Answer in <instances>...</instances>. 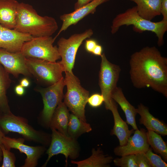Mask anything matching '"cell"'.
<instances>
[{"label": "cell", "mask_w": 167, "mask_h": 167, "mask_svg": "<svg viewBox=\"0 0 167 167\" xmlns=\"http://www.w3.org/2000/svg\"><path fill=\"white\" fill-rule=\"evenodd\" d=\"M138 167H151L144 153L135 154Z\"/></svg>", "instance_id": "4dcf8cb0"}, {"label": "cell", "mask_w": 167, "mask_h": 167, "mask_svg": "<svg viewBox=\"0 0 167 167\" xmlns=\"http://www.w3.org/2000/svg\"><path fill=\"white\" fill-rule=\"evenodd\" d=\"M26 63L31 74L50 85L57 83L63 77V69L59 62H52L26 57Z\"/></svg>", "instance_id": "30bf717a"}, {"label": "cell", "mask_w": 167, "mask_h": 167, "mask_svg": "<svg viewBox=\"0 0 167 167\" xmlns=\"http://www.w3.org/2000/svg\"><path fill=\"white\" fill-rule=\"evenodd\" d=\"M10 83L8 73L0 64V110L3 114L11 112L6 96Z\"/></svg>", "instance_id": "d4e9b609"}, {"label": "cell", "mask_w": 167, "mask_h": 167, "mask_svg": "<svg viewBox=\"0 0 167 167\" xmlns=\"http://www.w3.org/2000/svg\"><path fill=\"white\" fill-rule=\"evenodd\" d=\"M115 165L121 167H138L135 154L128 155L113 160Z\"/></svg>", "instance_id": "4316f807"}, {"label": "cell", "mask_w": 167, "mask_h": 167, "mask_svg": "<svg viewBox=\"0 0 167 167\" xmlns=\"http://www.w3.org/2000/svg\"><path fill=\"white\" fill-rule=\"evenodd\" d=\"M32 37L29 34L3 27L0 39V48L11 52L20 51L24 44L31 40Z\"/></svg>", "instance_id": "2e32d148"}, {"label": "cell", "mask_w": 167, "mask_h": 167, "mask_svg": "<svg viewBox=\"0 0 167 167\" xmlns=\"http://www.w3.org/2000/svg\"><path fill=\"white\" fill-rule=\"evenodd\" d=\"M65 73L64 81L67 90L64 96V103L72 113L86 122L85 107L89 92L81 86L79 79L73 72Z\"/></svg>", "instance_id": "5b68a950"}, {"label": "cell", "mask_w": 167, "mask_h": 167, "mask_svg": "<svg viewBox=\"0 0 167 167\" xmlns=\"http://www.w3.org/2000/svg\"><path fill=\"white\" fill-rule=\"evenodd\" d=\"M109 0H93L83 6L69 13L64 14L60 17L62 22V26L57 35L53 38L54 41L62 32L70 26L76 24L90 14H94L100 5Z\"/></svg>", "instance_id": "9a60e30c"}, {"label": "cell", "mask_w": 167, "mask_h": 167, "mask_svg": "<svg viewBox=\"0 0 167 167\" xmlns=\"http://www.w3.org/2000/svg\"><path fill=\"white\" fill-rule=\"evenodd\" d=\"M92 155L88 158L83 160L75 161L72 160L71 163L76 165L78 167H109L113 161L111 156L104 154L100 148L97 149L92 148Z\"/></svg>", "instance_id": "7402d4cb"}, {"label": "cell", "mask_w": 167, "mask_h": 167, "mask_svg": "<svg viewBox=\"0 0 167 167\" xmlns=\"http://www.w3.org/2000/svg\"><path fill=\"white\" fill-rule=\"evenodd\" d=\"M132 25L134 30L139 32L145 31L154 33L157 37V44L159 46L164 43V36L167 31V21L162 20L153 22L145 19L138 13L136 6L129 8L117 15L112 21L111 27L112 34L116 33L123 26Z\"/></svg>", "instance_id": "3957f363"}, {"label": "cell", "mask_w": 167, "mask_h": 167, "mask_svg": "<svg viewBox=\"0 0 167 167\" xmlns=\"http://www.w3.org/2000/svg\"><path fill=\"white\" fill-rule=\"evenodd\" d=\"M136 110L140 116L139 120L140 124L144 126L148 130L153 131L160 135H167L166 125L151 114L147 107L140 104Z\"/></svg>", "instance_id": "ac0fdd59"}, {"label": "cell", "mask_w": 167, "mask_h": 167, "mask_svg": "<svg viewBox=\"0 0 167 167\" xmlns=\"http://www.w3.org/2000/svg\"><path fill=\"white\" fill-rule=\"evenodd\" d=\"M0 127L4 132L17 133L28 141L38 143L45 146L49 145L51 134L35 129L29 124L25 118L15 115L11 112L0 116Z\"/></svg>", "instance_id": "277c9868"}, {"label": "cell", "mask_w": 167, "mask_h": 167, "mask_svg": "<svg viewBox=\"0 0 167 167\" xmlns=\"http://www.w3.org/2000/svg\"><path fill=\"white\" fill-rule=\"evenodd\" d=\"M65 86L63 77L57 83L45 88L40 89L44 107L39 120L41 124L46 127H49L52 115L58 106L62 102L64 97L63 89Z\"/></svg>", "instance_id": "8fae6325"}, {"label": "cell", "mask_w": 167, "mask_h": 167, "mask_svg": "<svg viewBox=\"0 0 167 167\" xmlns=\"http://www.w3.org/2000/svg\"><path fill=\"white\" fill-rule=\"evenodd\" d=\"M104 101L103 95L101 94L96 93L89 97L87 103L91 107L96 108L100 106Z\"/></svg>", "instance_id": "f546056e"}, {"label": "cell", "mask_w": 167, "mask_h": 167, "mask_svg": "<svg viewBox=\"0 0 167 167\" xmlns=\"http://www.w3.org/2000/svg\"><path fill=\"white\" fill-rule=\"evenodd\" d=\"M93 0H77L74 5V10H76L88 4Z\"/></svg>", "instance_id": "836d02e7"}, {"label": "cell", "mask_w": 167, "mask_h": 167, "mask_svg": "<svg viewBox=\"0 0 167 167\" xmlns=\"http://www.w3.org/2000/svg\"><path fill=\"white\" fill-rule=\"evenodd\" d=\"M147 133L149 145L155 152L161 155L164 160L167 161V143L163 140L161 135L155 132L148 130Z\"/></svg>", "instance_id": "484cf974"}, {"label": "cell", "mask_w": 167, "mask_h": 167, "mask_svg": "<svg viewBox=\"0 0 167 167\" xmlns=\"http://www.w3.org/2000/svg\"><path fill=\"white\" fill-rule=\"evenodd\" d=\"M54 41L51 36L33 37L24 44L20 51L26 57L55 62L61 57L57 47L53 45Z\"/></svg>", "instance_id": "52a82bcc"}, {"label": "cell", "mask_w": 167, "mask_h": 167, "mask_svg": "<svg viewBox=\"0 0 167 167\" xmlns=\"http://www.w3.org/2000/svg\"><path fill=\"white\" fill-rule=\"evenodd\" d=\"M129 0L134 2L135 0Z\"/></svg>", "instance_id": "ab89813d"}, {"label": "cell", "mask_w": 167, "mask_h": 167, "mask_svg": "<svg viewBox=\"0 0 167 167\" xmlns=\"http://www.w3.org/2000/svg\"><path fill=\"white\" fill-rule=\"evenodd\" d=\"M2 163L1 167H15L16 158L14 154L6 148L3 144L2 146Z\"/></svg>", "instance_id": "f1b7e54d"}, {"label": "cell", "mask_w": 167, "mask_h": 167, "mask_svg": "<svg viewBox=\"0 0 167 167\" xmlns=\"http://www.w3.org/2000/svg\"><path fill=\"white\" fill-rule=\"evenodd\" d=\"M149 163L151 167H166L167 164L161 157L152 152L150 148L145 153Z\"/></svg>", "instance_id": "83f0119b"}, {"label": "cell", "mask_w": 167, "mask_h": 167, "mask_svg": "<svg viewBox=\"0 0 167 167\" xmlns=\"http://www.w3.org/2000/svg\"><path fill=\"white\" fill-rule=\"evenodd\" d=\"M147 131L143 129L135 130L126 144L119 146L114 149V154L118 156L145 153L149 148Z\"/></svg>", "instance_id": "5bb4252c"}, {"label": "cell", "mask_w": 167, "mask_h": 167, "mask_svg": "<svg viewBox=\"0 0 167 167\" xmlns=\"http://www.w3.org/2000/svg\"><path fill=\"white\" fill-rule=\"evenodd\" d=\"M51 130V142L46 151L48 157L42 167H46L50 159L58 154L65 156L67 166L68 157L74 160L79 157L80 151L79 143L76 139L63 135L55 129Z\"/></svg>", "instance_id": "9c48e42d"}, {"label": "cell", "mask_w": 167, "mask_h": 167, "mask_svg": "<svg viewBox=\"0 0 167 167\" xmlns=\"http://www.w3.org/2000/svg\"><path fill=\"white\" fill-rule=\"evenodd\" d=\"M111 98L119 105L124 112L127 123L131 126L135 130H138L135 121V116L137 113L136 109L127 100L122 89L117 87L112 93Z\"/></svg>", "instance_id": "ffe728a7"}, {"label": "cell", "mask_w": 167, "mask_h": 167, "mask_svg": "<svg viewBox=\"0 0 167 167\" xmlns=\"http://www.w3.org/2000/svg\"><path fill=\"white\" fill-rule=\"evenodd\" d=\"M102 50L103 49L102 46L97 44L93 49L92 54L95 55L101 56L102 54Z\"/></svg>", "instance_id": "e575fe53"}, {"label": "cell", "mask_w": 167, "mask_h": 167, "mask_svg": "<svg viewBox=\"0 0 167 167\" xmlns=\"http://www.w3.org/2000/svg\"><path fill=\"white\" fill-rule=\"evenodd\" d=\"M70 115L67 107L64 102H61L53 113L49 127L51 129H55L63 135L69 136L67 130Z\"/></svg>", "instance_id": "44dd1931"}, {"label": "cell", "mask_w": 167, "mask_h": 167, "mask_svg": "<svg viewBox=\"0 0 167 167\" xmlns=\"http://www.w3.org/2000/svg\"><path fill=\"white\" fill-rule=\"evenodd\" d=\"M25 140L23 137L15 138L5 135L2 141L3 145L8 150L17 149L20 152L25 154L26 157L21 167H36L39 159L46 150L45 146H29L24 143Z\"/></svg>", "instance_id": "7c38bea8"}, {"label": "cell", "mask_w": 167, "mask_h": 167, "mask_svg": "<svg viewBox=\"0 0 167 167\" xmlns=\"http://www.w3.org/2000/svg\"><path fill=\"white\" fill-rule=\"evenodd\" d=\"M2 27H3L0 24V41Z\"/></svg>", "instance_id": "f35d334b"}, {"label": "cell", "mask_w": 167, "mask_h": 167, "mask_svg": "<svg viewBox=\"0 0 167 167\" xmlns=\"http://www.w3.org/2000/svg\"><path fill=\"white\" fill-rule=\"evenodd\" d=\"M15 90L16 94L19 96L23 95L24 93V88L20 84L15 86Z\"/></svg>", "instance_id": "d590c367"}, {"label": "cell", "mask_w": 167, "mask_h": 167, "mask_svg": "<svg viewBox=\"0 0 167 167\" xmlns=\"http://www.w3.org/2000/svg\"><path fill=\"white\" fill-rule=\"evenodd\" d=\"M109 110L112 112L114 121V126L110 134L117 136L120 146L124 145L126 144L128 139L134 132L135 130L129 129L126 122L121 117L118 111L117 105L114 100Z\"/></svg>", "instance_id": "e0dca14e"}, {"label": "cell", "mask_w": 167, "mask_h": 167, "mask_svg": "<svg viewBox=\"0 0 167 167\" xmlns=\"http://www.w3.org/2000/svg\"><path fill=\"white\" fill-rule=\"evenodd\" d=\"M130 75L133 86L151 88L167 97V58L155 46H146L132 54Z\"/></svg>", "instance_id": "6da1fadb"}, {"label": "cell", "mask_w": 167, "mask_h": 167, "mask_svg": "<svg viewBox=\"0 0 167 167\" xmlns=\"http://www.w3.org/2000/svg\"><path fill=\"white\" fill-rule=\"evenodd\" d=\"M98 44L96 41L92 39H88L86 41L85 48L87 51L92 53L96 45Z\"/></svg>", "instance_id": "1f68e13d"}, {"label": "cell", "mask_w": 167, "mask_h": 167, "mask_svg": "<svg viewBox=\"0 0 167 167\" xmlns=\"http://www.w3.org/2000/svg\"><path fill=\"white\" fill-rule=\"evenodd\" d=\"M55 19L39 15L33 6L24 2L19 3L14 29L33 37L51 36L58 30Z\"/></svg>", "instance_id": "7a4b0ae2"}, {"label": "cell", "mask_w": 167, "mask_h": 167, "mask_svg": "<svg viewBox=\"0 0 167 167\" xmlns=\"http://www.w3.org/2000/svg\"><path fill=\"white\" fill-rule=\"evenodd\" d=\"M19 3L16 0H0V24L14 29Z\"/></svg>", "instance_id": "d6986e66"}, {"label": "cell", "mask_w": 167, "mask_h": 167, "mask_svg": "<svg viewBox=\"0 0 167 167\" xmlns=\"http://www.w3.org/2000/svg\"><path fill=\"white\" fill-rule=\"evenodd\" d=\"M161 14L163 16L162 20L167 21V0H162Z\"/></svg>", "instance_id": "d6a6232c"}, {"label": "cell", "mask_w": 167, "mask_h": 167, "mask_svg": "<svg viewBox=\"0 0 167 167\" xmlns=\"http://www.w3.org/2000/svg\"><path fill=\"white\" fill-rule=\"evenodd\" d=\"M162 0H135L137 12L142 18L151 21L161 14Z\"/></svg>", "instance_id": "603a6c76"}, {"label": "cell", "mask_w": 167, "mask_h": 167, "mask_svg": "<svg viewBox=\"0 0 167 167\" xmlns=\"http://www.w3.org/2000/svg\"><path fill=\"white\" fill-rule=\"evenodd\" d=\"M20 84L24 88L28 87L30 84L29 80L27 78L21 79L20 82Z\"/></svg>", "instance_id": "74e56055"}, {"label": "cell", "mask_w": 167, "mask_h": 167, "mask_svg": "<svg viewBox=\"0 0 167 167\" xmlns=\"http://www.w3.org/2000/svg\"><path fill=\"white\" fill-rule=\"evenodd\" d=\"M0 64L8 73L16 77L19 74L27 76L31 75L26 66V57L21 51L11 52L0 48Z\"/></svg>", "instance_id": "4fadbf2b"}, {"label": "cell", "mask_w": 167, "mask_h": 167, "mask_svg": "<svg viewBox=\"0 0 167 167\" xmlns=\"http://www.w3.org/2000/svg\"><path fill=\"white\" fill-rule=\"evenodd\" d=\"M101 57L99 85L101 94L104 98L105 108L109 110L113 101L111 98L112 93L117 87L121 69L119 66L109 62L104 53H103Z\"/></svg>", "instance_id": "ba28073f"}, {"label": "cell", "mask_w": 167, "mask_h": 167, "mask_svg": "<svg viewBox=\"0 0 167 167\" xmlns=\"http://www.w3.org/2000/svg\"><path fill=\"white\" fill-rule=\"evenodd\" d=\"M93 34L92 30L89 28L82 33L74 34L67 38L62 37L59 39L57 47L61 60L59 62L64 72H73L72 70L79 47L84 40L90 38Z\"/></svg>", "instance_id": "8992f818"}, {"label": "cell", "mask_w": 167, "mask_h": 167, "mask_svg": "<svg viewBox=\"0 0 167 167\" xmlns=\"http://www.w3.org/2000/svg\"><path fill=\"white\" fill-rule=\"evenodd\" d=\"M92 130L91 125L74 114H70L68 125V136L75 139H77L82 134L90 132Z\"/></svg>", "instance_id": "cb8c5ba5"}, {"label": "cell", "mask_w": 167, "mask_h": 167, "mask_svg": "<svg viewBox=\"0 0 167 167\" xmlns=\"http://www.w3.org/2000/svg\"><path fill=\"white\" fill-rule=\"evenodd\" d=\"M5 134L0 127V162L2 160V145L3 144L2 143V138Z\"/></svg>", "instance_id": "8d00e7d4"}]
</instances>
